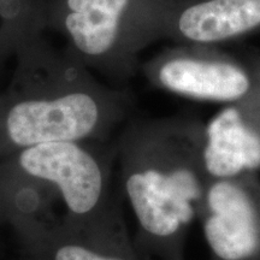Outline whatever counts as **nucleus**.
I'll return each mask as SVG.
<instances>
[{
  "label": "nucleus",
  "mask_w": 260,
  "mask_h": 260,
  "mask_svg": "<svg viewBox=\"0 0 260 260\" xmlns=\"http://www.w3.org/2000/svg\"><path fill=\"white\" fill-rule=\"evenodd\" d=\"M203 125L181 119L132 123L115 146L122 204L148 260H186L209 177L201 159Z\"/></svg>",
  "instance_id": "1"
},
{
  "label": "nucleus",
  "mask_w": 260,
  "mask_h": 260,
  "mask_svg": "<svg viewBox=\"0 0 260 260\" xmlns=\"http://www.w3.org/2000/svg\"><path fill=\"white\" fill-rule=\"evenodd\" d=\"M11 82L0 94V159L60 141H104L129 110L123 90L35 35L19 48Z\"/></svg>",
  "instance_id": "2"
},
{
  "label": "nucleus",
  "mask_w": 260,
  "mask_h": 260,
  "mask_svg": "<svg viewBox=\"0 0 260 260\" xmlns=\"http://www.w3.org/2000/svg\"><path fill=\"white\" fill-rule=\"evenodd\" d=\"M182 0H44L46 29L87 69L113 81L135 73L141 52L168 38Z\"/></svg>",
  "instance_id": "3"
},
{
  "label": "nucleus",
  "mask_w": 260,
  "mask_h": 260,
  "mask_svg": "<svg viewBox=\"0 0 260 260\" xmlns=\"http://www.w3.org/2000/svg\"><path fill=\"white\" fill-rule=\"evenodd\" d=\"M116 151L103 141H60L31 146L0 159V171L56 191L64 217L89 220L122 204L113 186Z\"/></svg>",
  "instance_id": "4"
},
{
  "label": "nucleus",
  "mask_w": 260,
  "mask_h": 260,
  "mask_svg": "<svg viewBox=\"0 0 260 260\" xmlns=\"http://www.w3.org/2000/svg\"><path fill=\"white\" fill-rule=\"evenodd\" d=\"M24 260H148L130 235L123 204L89 220L61 216L12 228Z\"/></svg>",
  "instance_id": "5"
},
{
  "label": "nucleus",
  "mask_w": 260,
  "mask_h": 260,
  "mask_svg": "<svg viewBox=\"0 0 260 260\" xmlns=\"http://www.w3.org/2000/svg\"><path fill=\"white\" fill-rule=\"evenodd\" d=\"M198 222L210 260H260L258 175L210 180Z\"/></svg>",
  "instance_id": "6"
},
{
  "label": "nucleus",
  "mask_w": 260,
  "mask_h": 260,
  "mask_svg": "<svg viewBox=\"0 0 260 260\" xmlns=\"http://www.w3.org/2000/svg\"><path fill=\"white\" fill-rule=\"evenodd\" d=\"M144 73L157 88L198 102L237 104L255 88V77L242 65L219 57L168 52L149 60Z\"/></svg>",
  "instance_id": "7"
},
{
  "label": "nucleus",
  "mask_w": 260,
  "mask_h": 260,
  "mask_svg": "<svg viewBox=\"0 0 260 260\" xmlns=\"http://www.w3.org/2000/svg\"><path fill=\"white\" fill-rule=\"evenodd\" d=\"M201 159L209 180L259 174V96L224 105L203 125Z\"/></svg>",
  "instance_id": "8"
},
{
  "label": "nucleus",
  "mask_w": 260,
  "mask_h": 260,
  "mask_svg": "<svg viewBox=\"0 0 260 260\" xmlns=\"http://www.w3.org/2000/svg\"><path fill=\"white\" fill-rule=\"evenodd\" d=\"M260 30V0H195L181 3L168 38L210 46Z\"/></svg>",
  "instance_id": "9"
},
{
  "label": "nucleus",
  "mask_w": 260,
  "mask_h": 260,
  "mask_svg": "<svg viewBox=\"0 0 260 260\" xmlns=\"http://www.w3.org/2000/svg\"><path fill=\"white\" fill-rule=\"evenodd\" d=\"M45 29L44 0H0V65Z\"/></svg>",
  "instance_id": "10"
},
{
  "label": "nucleus",
  "mask_w": 260,
  "mask_h": 260,
  "mask_svg": "<svg viewBox=\"0 0 260 260\" xmlns=\"http://www.w3.org/2000/svg\"><path fill=\"white\" fill-rule=\"evenodd\" d=\"M255 94H258L260 96V76L255 77V89H254Z\"/></svg>",
  "instance_id": "11"
}]
</instances>
